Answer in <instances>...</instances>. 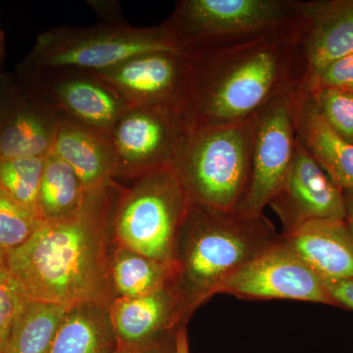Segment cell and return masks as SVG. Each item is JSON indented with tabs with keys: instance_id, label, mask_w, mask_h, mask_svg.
Masks as SVG:
<instances>
[{
	"instance_id": "1",
	"label": "cell",
	"mask_w": 353,
	"mask_h": 353,
	"mask_svg": "<svg viewBox=\"0 0 353 353\" xmlns=\"http://www.w3.org/2000/svg\"><path fill=\"white\" fill-rule=\"evenodd\" d=\"M187 67L185 112L190 129L250 119L303 85L301 19L296 24L182 46Z\"/></svg>"
},
{
	"instance_id": "2",
	"label": "cell",
	"mask_w": 353,
	"mask_h": 353,
	"mask_svg": "<svg viewBox=\"0 0 353 353\" xmlns=\"http://www.w3.org/2000/svg\"><path fill=\"white\" fill-rule=\"evenodd\" d=\"M121 189L113 182L90 190L73 214L43 221L25 243L6 252L28 299L109 308L115 294L108 240Z\"/></svg>"
},
{
	"instance_id": "3",
	"label": "cell",
	"mask_w": 353,
	"mask_h": 353,
	"mask_svg": "<svg viewBox=\"0 0 353 353\" xmlns=\"http://www.w3.org/2000/svg\"><path fill=\"white\" fill-rule=\"evenodd\" d=\"M281 238L264 214L190 202L174 253L173 281L185 321L228 278Z\"/></svg>"
},
{
	"instance_id": "4",
	"label": "cell",
	"mask_w": 353,
	"mask_h": 353,
	"mask_svg": "<svg viewBox=\"0 0 353 353\" xmlns=\"http://www.w3.org/2000/svg\"><path fill=\"white\" fill-rule=\"evenodd\" d=\"M255 118L190 131L174 169L190 201L234 210L250 183Z\"/></svg>"
},
{
	"instance_id": "5",
	"label": "cell",
	"mask_w": 353,
	"mask_h": 353,
	"mask_svg": "<svg viewBox=\"0 0 353 353\" xmlns=\"http://www.w3.org/2000/svg\"><path fill=\"white\" fill-rule=\"evenodd\" d=\"M159 51H182L163 24L57 27L39 34L20 69L25 78L50 69L101 71L137 55Z\"/></svg>"
},
{
	"instance_id": "6",
	"label": "cell",
	"mask_w": 353,
	"mask_h": 353,
	"mask_svg": "<svg viewBox=\"0 0 353 353\" xmlns=\"http://www.w3.org/2000/svg\"><path fill=\"white\" fill-rule=\"evenodd\" d=\"M190 202L174 167L134 179L132 187L121 189L114 211L112 231L118 245L172 263Z\"/></svg>"
},
{
	"instance_id": "7",
	"label": "cell",
	"mask_w": 353,
	"mask_h": 353,
	"mask_svg": "<svg viewBox=\"0 0 353 353\" xmlns=\"http://www.w3.org/2000/svg\"><path fill=\"white\" fill-rule=\"evenodd\" d=\"M192 131L176 106H129L109 138L116 158L115 178L134 179L174 167Z\"/></svg>"
},
{
	"instance_id": "8",
	"label": "cell",
	"mask_w": 353,
	"mask_h": 353,
	"mask_svg": "<svg viewBox=\"0 0 353 353\" xmlns=\"http://www.w3.org/2000/svg\"><path fill=\"white\" fill-rule=\"evenodd\" d=\"M299 20V0H182L163 26L182 48L199 39L270 31Z\"/></svg>"
},
{
	"instance_id": "9",
	"label": "cell",
	"mask_w": 353,
	"mask_h": 353,
	"mask_svg": "<svg viewBox=\"0 0 353 353\" xmlns=\"http://www.w3.org/2000/svg\"><path fill=\"white\" fill-rule=\"evenodd\" d=\"M296 90L274 99L256 114L250 183L236 208L241 213L263 214L284 183L297 146L294 111Z\"/></svg>"
},
{
	"instance_id": "10",
	"label": "cell",
	"mask_w": 353,
	"mask_h": 353,
	"mask_svg": "<svg viewBox=\"0 0 353 353\" xmlns=\"http://www.w3.org/2000/svg\"><path fill=\"white\" fill-rule=\"evenodd\" d=\"M218 294L241 299H290L338 306L321 277L285 243L282 234L228 278Z\"/></svg>"
},
{
	"instance_id": "11",
	"label": "cell",
	"mask_w": 353,
	"mask_h": 353,
	"mask_svg": "<svg viewBox=\"0 0 353 353\" xmlns=\"http://www.w3.org/2000/svg\"><path fill=\"white\" fill-rule=\"evenodd\" d=\"M28 87L64 119L110 136L129 105L90 71L43 70L28 77Z\"/></svg>"
},
{
	"instance_id": "12",
	"label": "cell",
	"mask_w": 353,
	"mask_h": 353,
	"mask_svg": "<svg viewBox=\"0 0 353 353\" xmlns=\"http://www.w3.org/2000/svg\"><path fill=\"white\" fill-rule=\"evenodd\" d=\"M268 206L278 216L282 234L313 221L345 220L343 190L299 141L284 183Z\"/></svg>"
},
{
	"instance_id": "13",
	"label": "cell",
	"mask_w": 353,
	"mask_h": 353,
	"mask_svg": "<svg viewBox=\"0 0 353 353\" xmlns=\"http://www.w3.org/2000/svg\"><path fill=\"white\" fill-rule=\"evenodd\" d=\"M90 72L129 106L170 105L185 110L187 67L182 51L145 53L111 68Z\"/></svg>"
},
{
	"instance_id": "14",
	"label": "cell",
	"mask_w": 353,
	"mask_h": 353,
	"mask_svg": "<svg viewBox=\"0 0 353 353\" xmlns=\"http://www.w3.org/2000/svg\"><path fill=\"white\" fill-rule=\"evenodd\" d=\"M118 347H146L175 338L185 325L172 285L138 297H116L108 308Z\"/></svg>"
},
{
	"instance_id": "15",
	"label": "cell",
	"mask_w": 353,
	"mask_h": 353,
	"mask_svg": "<svg viewBox=\"0 0 353 353\" xmlns=\"http://www.w3.org/2000/svg\"><path fill=\"white\" fill-rule=\"evenodd\" d=\"M299 12L304 83L327 65L353 52V0H299Z\"/></svg>"
},
{
	"instance_id": "16",
	"label": "cell",
	"mask_w": 353,
	"mask_h": 353,
	"mask_svg": "<svg viewBox=\"0 0 353 353\" xmlns=\"http://www.w3.org/2000/svg\"><path fill=\"white\" fill-rule=\"evenodd\" d=\"M61 116L29 87L14 85L0 127V158L46 157Z\"/></svg>"
},
{
	"instance_id": "17",
	"label": "cell",
	"mask_w": 353,
	"mask_h": 353,
	"mask_svg": "<svg viewBox=\"0 0 353 353\" xmlns=\"http://www.w3.org/2000/svg\"><path fill=\"white\" fill-rule=\"evenodd\" d=\"M282 234L322 280H353V231L347 220H319Z\"/></svg>"
},
{
	"instance_id": "18",
	"label": "cell",
	"mask_w": 353,
	"mask_h": 353,
	"mask_svg": "<svg viewBox=\"0 0 353 353\" xmlns=\"http://www.w3.org/2000/svg\"><path fill=\"white\" fill-rule=\"evenodd\" d=\"M294 111L297 141L341 190H353V145L332 131L312 97L301 88L294 92Z\"/></svg>"
},
{
	"instance_id": "19",
	"label": "cell",
	"mask_w": 353,
	"mask_h": 353,
	"mask_svg": "<svg viewBox=\"0 0 353 353\" xmlns=\"http://www.w3.org/2000/svg\"><path fill=\"white\" fill-rule=\"evenodd\" d=\"M51 152L75 171L87 192L115 182V152L106 134L61 117Z\"/></svg>"
},
{
	"instance_id": "20",
	"label": "cell",
	"mask_w": 353,
	"mask_h": 353,
	"mask_svg": "<svg viewBox=\"0 0 353 353\" xmlns=\"http://www.w3.org/2000/svg\"><path fill=\"white\" fill-rule=\"evenodd\" d=\"M116 347L108 309L83 304L67 311L48 353H111Z\"/></svg>"
},
{
	"instance_id": "21",
	"label": "cell",
	"mask_w": 353,
	"mask_h": 353,
	"mask_svg": "<svg viewBox=\"0 0 353 353\" xmlns=\"http://www.w3.org/2000/svg\"><path fill=\"white\" fill-rule=\"evenodd\" d=\"M69 309L26 299L13 323L4 353H48Z\"/></svg>"
},
{
	"instance_id": "22",
	"label": "cell",
	"mask_w": 353,
	"mask_h": 353,
	"mask_svg": "<svg viewBox=\"0 0 353 353\" xmlns=\"http://www.w3.org/2000/svg\"><path fill=\"white\" fill-rule=\"evenodd\" d=\"M111 279L116 297H138L172 284L173 263H164L118 245L110 257Z\"/></svg>"
},
{
	"instance_id": "23",
	"label": "cell",
	"mask_w": 353,
	"mask_h": 353,
	"mask_svg": "<svg viewBox=\"0 0 353 353\" xmlns=\"http://www.w3.org/2000/svg\"><path fill=\"white\" fill-rule=\"evenodd\" d=\"M88 192L75 171L52 152L46 157L39 192L41 221L73 214L82 205Z\"/></svg>"
},
{
	"instance_id": "24",
	"label": "cell",
	"mask_w": 353,
	"mask_h": 353,
	"mask_svg": "<svg viewBox=\"0 0 353 353\" xmlns=\"http://www.w3.org/2000/svg\"><path fill=\"white\" fill-rule=\"evenodd\" d=\"M44 162L46 157L0 158V188L39 218V192Z\"/></svg>"
},
{
	"instance_id": "25",
	"label": "cell",
	"mask_w": 353,
	"mask_h": 353,
	"mask_svg": "<svg viewBox=\"0 0 353 353\" xmlns=\"http://www.w3.org/2000/svg\"><path fill=\"white\" fill-rule=\"evenodd\" d=\"M41 222L0 188V252H7L22 245Z\"/></svg>"
},
{
	"instance_id": "26",
	"label": "cell",
	"mask_w": 353,
	"mask_h": 353,
	"mask_svg": "<svg viewBox=\"0 0 353 353\" xmlns=\"http://www.w3.org/2000/svg\"><path fill=\"white\" fill-rule=\"evenodd\" d=\"M309 94L332 131L353 145V90L324 88Z\"/></svg>"
},
{
	"instance_id": "27",
	"label": "cell",
	"mask_w": 353,
	"mask_h": 353,
	"mask_svg": "<svg viewBox=\"0 0 353 353\" xmlns=\"http://www.w3.org/2000/svg\"><path fill=\"white\" fill-rule=\"evenodd\" d=\"M27 297L7 263L6 252H0V353L6 352L13 323Z\"/></svg>"
},
{
	"instance_id": "28",
	"label": "cell",
	"mask_w": 353,
	"mask_h": 353,
	"mask_svg": "<svg viewBox=\"0 0 353 353\" xmlns=\"http://www.w3.org/2000/svg\"><path fill=\"white\" fill-rule=\"evenodd\" d=\"M301 88L308 94L324 88L353 90V52L327 65Z\"/></svg>"
},
{
	"instance_id": "29",
	"label": "cell",
	"mask_w": 353,
	"mask_h": 353,
	"mask_svg": "<svg viewBox=\"0 0 353 353\" xmlns=\"http://www.w3.org/2000/svg\"><path fill=\"white\" fill-rule=\"evenodd\" d=\"M323 282L336 305L353 310V280H323Z\"/></svg>"
},
{
	"instance_id": "30",
	"label": "cell",
	"mask_w": 353,
	"mask_h": 353,
	"mask_svg": "<svg viewBox=\"0 0 353 353\" xmlns=\"http://www.w3.org/2000/svg\"><path fill=\"white\" fill-rule=\"evenodd\" d=\"M92 7L97 9V13L106 20V24L128 25L124 21L119 10V6L116 2H92Z\"/></svg>"
},
{
	"instance_id": "31",
	"label": "cell",
	"mask_w": 353,
	"mask_h": 353,
	"mask_svg": "<svg viewBox=\"0 0 353 353\" xmlns=\"http://www.w3.org/2000/svg\"><path fill=\"white\" fill-rule=\"evenodd\" d=\"M175 338L146 347H116L111 353H175Z\"/></svg>"
},
{
	"instance_id": "32",
	"label": "cell",
	"mask_w": 353,
	"mask_h": 353,
	"mask_svg": "<svg viewBox=\"0 0 353 353\" xmlns=\"http://www.w3.org/2000/svg\"><path fill=\"white\" fill-rule=\"evenodd\" d=\"M14 85H11L6 81V79L0 77V127L3 123L4 117L8 106L9 101H10L11 94H12Z\"/></svg>"
},
{
	"instance_id": "33",
	"label": "cell",
	"mask_w": 353,
	"mask_h": 353,
	"mask_svg": "<svg viewBox=\"0 0 353 353\" xmlns=\"http://www.w3.org/2000/svg\"><path fill=\"white\" fill-rule=\"evenodd\" d=\"M175 353H190L189 339H188L187 328L183 325L176 334Z\"/></svg>"
},
{
	"instance_id": "34",
	"label": "cell",
	"mask_w": 353,
	"mask_h": 353,
	"mask_svg": "<svg viewBox=\"0 0 353 353\" xmlns=\"http://www.w3.org/2000/svg\"><path fill=\"white\" fill-rule=\"evenodd\" d=\"M345 208V220L353 231V190H343Z\"/></svg>"
},
{
	"instance_id": "35",
	"label": "cell",
	"mask_w": 353,
	"mask_h": 353,
	"mask_svg": "<svg viewBox=\"0 0 353 353\" xmlns=\"http://www.w3.org/2000/svg\"><path fill=\"white\" fill-rule=\"evenodd\" d=\"M4 43H6V41H4V34L1 29H0V61H1L2 58H3Z\"/></svg>"
}]
</instances>
